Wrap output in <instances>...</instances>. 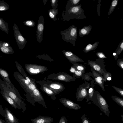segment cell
<instances>
[{
    "instance_id": "cell-10",
    "label": "cell",
    "mask_w": 123,
    "mask_h": 123,
    "mask_svg": "<svg viewBox=\"0 0 123 123\" xmlns=\"http://www.w3.org/2000/svg\"><path fill=\"white\" fill-rule=\"evenodd\" d=\"M49 87L57 94L63 91L65 89L64 85L59 82L52 83L49 85Z\"/></svg>"
},
{
    "instance_id": "cell-33",
    "label": "cell",
    "mask_w": 123,
    "mask_h": 123,
    "mask_svg": "<svg viewBox=\"0 0 123 123\" xmlns=\"http://www.w3.org/2000/svg\"><path fill=\"white\" fill-rule=\"evenodd\" d=\"M59 123H68L66 117L64 116L61 117L59 120Z\"/></svg>"
},
{
    "instance_id": "cell-26",
    "label": "cell",
    "mask_w": 123,
    "mask_h": 123,
    "mask_svg": "<svg viewBox=\"0 0 123 123\" xmlns=\"http://www.w3.org/2000/svg\"><path fill=\"white\" fill-rule=\"evenodd\" d=\"M89 28L87 29V27H85L80 30V33L82 35H87V33L89 31Z\"/></svg>"
},
{
    "instance_id": "cell-28",
    "label": "cell",
    "mask_w": 123,
    "mask_h": 123,
    "mask_svg": "<svg viewBox=\"0 0 123 123\" xmlns=\"http://www.w3.org/2000/svg\"><path fill=\"white\" fill-rule=\"evenodd\" d=\"M84 74L80 71L77 70L74 72L73 74L76 78H79L81 77Z\"/></svg>"
},
{
    "instance_id": "cell-35",
    "label": "cell",
    "mask_w": 123,
    "mask_h": 123,
    "mask_svg": "<svg viewBox=\"0 0 123 123\" xmlns=\"http://www.w3.org/2000/svg\"><path fill=\"white\" fill-rule=\"evenodd\" d=\"M0 73L4 77H6L8 75L7 73L4 70H0Z\"/></svg>"
},
{
    "instance_id": "cell-2",
    "label": "cell",
    "mask_w": 123,
    "mask_h": 123,
    "mask_svg": "<svg viewBox=\"0 0 123 123\" xmlns=\"http://www.w3.org/2000/svg\"><path fill=\"white\" fill-rule=\"evenodd\" d=\"M90 82L86 81L80 85L77 88L76 94V101L80 102L87 97L88 90L90 86Z\"/></svg>"
},
{
    "instance_id": "cell-7",
    "label": "cell",
    "mask_w": 123,
    "mask_h": 123,
    "mask_svg": "<svg viewBox=\"0 0 123 123\" xmlns=\"http://www.w3.org/2000/svg\"><path fill=\"white\" fill-rule=\"evenodd\" d=\"M59 100L63 105L70 109L78 110L81 108V106L79 104L65 98H61Z\"/></svg>"
},
{
    "instance_id": "cell-20",
    "label": "cell",
    "mask_w": 123,
    "mask_h": 123,
    "mask_svg": "<svg viewBox=\"0 0 123 123\" xmlns=\"http://www.w3.org/2000/svg\"><path fill=\"white\" fill-rule=\"evenodd\" d=\"M10 6L8 4L3 0H0V11H5L9 9Z\"/></svg>"
},
{
    "instance_id": "cell-4",
    "label": "cell",
    "mask_w": 123,
    "mask_h": 123,
    "mask_svg": "<svg viewBox=\"0 0 123 123\" xmlns=\"http://www.w3.org/2000/svg\"><path fill=\"white\" fill-rule=\"evenodd\" d=\"M44 21L43 15L40 16L37 26L36 38L37 41L41 43L43 40V34L44 28Z\"/></svg>"
},
{
    "instance_id": "cell-34",
    "label": "cell",
    "mask_w": 123,
    "mask_h": 123,
    "mask_svg": "<svg viewBox=\"0 0 123 123\" xmlns=\"http://www.w3.org/2000/svg\"><path fill=\"white\" fill-rule=\"evenodd\" d=\"M29 70L31 73L34 74H37L40 72V70L39 69H34L32 68H30Z\"/></svg>"
},
{
    "instance_id": "cell-27",
    "label": "cell",
    "mask_w": 123,
    "mask_h": 123,
    "mask_svg": "<svg viewBox=\"0 0 123 123\" xmlns=\"http://www.w3.org/2000/svg\"><path fill=\"white\" fill-rule=\"evenodd\" d=\"M113 88L121 96L123 97V89L116 86H112Z\"/></svg>"
},
{
    "instance_id": "cell-24",
    "label": "cell",
    "mask_w": 123,
    "mask_h": 123,
    "mask_svg": "<svg viewBox=\"0 0 123 123\" xmlns=\"http://www.w3.org/2000/svg\"><path fill=\"white\" fill-rule=\"evenodd\" d=\"M23 23L26 26L32 28H34L36 25L35 22L32 20L24 21Z\"/></svg>"
},
{
    "instance_id": "cell-14",
    "label": "cell",
    "mask_w": 123,
    "mask_h": 123,
    "mask_svg": "<svg viewBox=\"0 0 123 123\" xmlns=\"http://www.w3.org/2000/svg\"><path fill=\"white\" fill-rule=\"evenodd\" d=\"M0 48L3 52L5 53H12L14 51L10 46H5L1 41H0Z\"/></svg>"
},
{
    "instance_id": "cell-38",
    "label": "cell",
    "mask_w": 123,
    "mask_h": 123,
    "mask_svg": "<svg viewBox=\"0 0 123 123\" xmlns=\"http://www.w3.org/2000/svg\"><path fill=\"white\" fill-rule=\"evenodd\" d=\"M28 87L30 89L32 90H34L36 88L35 86L33 84H30L29 85Z\"/></svg>"
},
{
    "instance_id": "cell-22",
    "label": "cell",
    "mask_w": 123,
    "mask_h": 123,
    "mask_svg": "<svg viewBox=\"0 0 123 123\" xmlns=\"http://www.w3.org/2000/svg\"><path fill=\"white\" fill-rule=\"evenodd\" d=\"M118 0H114L112 1L108 12V15L111 14L113 12L117 4Z\"/></svg>"
},
{
    "instance_id": "cell-32",
    "label": "cell",
    "mask_w": 123,
    "mask_h": 123,
    "mask_svg": "<svg viewBox=\"0 0 123 123\" xmlns=\"http://www.w3.org/2000/svg\"><path fill=\"white\" fill-rule=\"evenodd\" d=\"M117 65L122 70H123V60L118 59L117 60Z\"/></svg>"
},
{
    "instance_id": "cell-16",
    "label": "cell",
    "mask_w": 123,
    "mask_h": 123,
    "mask_svg": "<svg viewBox=\"0 0 123 123\" xmlns=\"http://www.w3.org/2000/svg\"><path fill=\"white\" fill-rule=\"evenodd\" d=\"M123 50V40L119 44L117 49L113 54L115 60H117L118 55H120Z\"/></svg>"
},
{
    "instance_id": "cell-6",
    "label": "cell",
    "mask_w": 123,
    "mask_h": 123,
    "mask_svg": "<svg viewBox=\"0 0 123 123\" xmlns=\"http://www.w3.org/2000/svg\"><path fill=\"white\" fill-rule=\"evenodd\" d=\"M92 76L94 79V84L98 85L102 89L105 91L104 83L105 82L103 77L100 74L91 68Z\"/></svg>"
},
{
    "instance_id": "cell-9",
    "label": "cell",
    "mask_w": 123,
    "mask_h": 123,
    "mask_svg": "<svg viewBox=\"0 0 123 123\" xmlns=\"http://www.w3.org/2000/svg\"><path fill=\"white\" fill-rule=\"evenodd\" d=\"M87 65L89 66L91 68L101 75H104L103 73L105 72L99 64L97 59H96L95 61L88 60Z\"/></svg>"
},
{
    "instance_id": "cell-36",
    "label": "cell",
    "mask_w": 123,
    "mask_h": 123,
    "mask_svg": "<svg viewBox=\"0 0 123 123\" xmlns=\"http://www.w3.org/2000/svg\"><path fill=\"white\" fill-rule=\"evenodd\" d=\"M77 70L74 67L72 66L70 69L69 71L70 72L74 74Z\"/></svg>"
},
{
    "instance_id": "cell-19",
    "label": "cell",
    "mask_w": 123,
    "mask_h": 123,
    "mask_svg": "<svg viewBox=\"0 0 123 123\" xmlns=\"http://www.w3.org/2000/svg\"><path fill=\"white\" fill-rule=\"evenodd\" d=\"M112 100L117 104L123 108V99L116 96L112 95Z\"/></svg>"
},
{
    "instance_id": "cell-29",
    "label": "cell",
    "mask_w": 123,
    "mask_h": 123,
    "mask_svg": "<svg viewBox=\"0 0 123 123\" xmlns=\"http://www.w3.org/2000/svg\"><path fill=\"white\" fill-rule=\"evenodd\" d=\"M81 118L82 121L81 123H91L86 117L85 114H83L81 117Z\"/></svg>"
},
{
    "instance_id": "cell-25",
    "label": "cell",
    "mask_w": 123,
    "mask_h": 123,
    "mask_svg": "<svg viewBox=\"0 0 123 123\" xmlns=\"http://www.w3.org/2000/svg\"><path fill=\"white\" fill-rule=\"evenodd\" d=\"M104 80L105 82L107 80H111L112 79L111 74L109 72L107 73L104 72L103 73Z\"/></svg>"
},
{
    "instance_id": "cell-1",
    "label": "cell",
    "mask_w": 123,
    "mask_h": 123,
    "mask_svg": "<svg viewBox=\"0 0 123 123\" xmlns=\"http://www.w3.org/2000/svg\"><path fill=\"white\" fill-rule=\"evenodd\" d=\"M92 101L101 111L109 117L110 112L105 99L98 91H94Z\"/></svg>"
},
{
    "instance_id": "cell-3",
    "label": "cell",
    "mask_w": 123,
    "mask_h": 123,
    "mask_svg": "<svg viewBox=\"0 0 123 123\" xmlns=\"http://www.w3.org/2000/svg\"><path fill=\"white\" fill-rule=\"evenodd\" d=\"M13 27L14 36L17 45L19 49H22L24 48L26 43V40L22 36L15 23L14 24Z\"/></svg>"
},
{
    "instance_id": "cell-18",
    "label": "cell",
    "mask_w": 123,
    "mask_h": 123,
    "mask_svg": "<svg viewBox=\"0 0 123 123\" xmlns=\"http://www.w3.org/2000/svg\"><path fill=\"white\" fill-rule=\"evenodd\" d=\"M49 15L50 18L53 20H57L56 18V16L58 12L57 9H49L48 11Z\"/></svg>"
},
{
    "instance_id": "cell-30",
    "label": "cell",
    "mask_w": 123,
    "mask_h": 123,
    "mask_svg": "<svg viewBox=\"0 0 123 123\" xmlns=\"http://www.w3.org/2000/svg\"><path fill=\"white\" fill-rule=\"evenodd\" d=\"M57 0H50L51 5L53 8V9H57Z\"/></svg>"
},
{
    "instance_id": "cell-21",
    "label": "cell",
    "mask_w": 123,
    "mask_h": 123,
    "mask_svg": "<svg viewBox=\"0 0 123 123\" xmlns=\"http://www.w3.org/2000/svg\"><path fill=\"white\" fill-rule=\"evenodd\" d=\"M72 64V66L74 67L77 70L81 71L83 74L85 73V70L86 68L85 66L81 64L76 63Z\"/></svg>"
},
{
    "instance_id": "cell-13",
    "label": "cell",
    "mask_w": 123,
    "mask_h": 123,
    "mask_svg": "<svg viewBox=\"0 0 123 123\" xmlns=\"http://www.w3.org/2000/svg\"><path fill=\"white\" fill-rule=\"evenodd\" d=\"M90 83V86L88 90L87 96L85 98L86 99V102L91 100H92L94 92L95 91L94 87V86L95 84L94 80H92Z\"/></svg>"
},
{
    "instance_id": "cell-43",
    "label": "cell",
    "mask_w": 123,
    "mask_h": 123,
    "mask_svg": "<svg viewBox=\"0 0 123 123\" xmlns=\"http://www.w3.org/2000/svg\"><path fill=\"white\" fill-rule=\"evenodd\" d=\"M0 123H4L2 121V120L1 119H0Z\"/></svg>"
},
{
    "instance_id": "cell-5",
    "label": "cell",
    "mask_w": 123,
    "mask_h": 123,
    "mask_svg": "<svg viewBox=\"0 0 123 123\" xmlns=\"http://www.w3.org/2000/svg\"><path fill=\"white\" fill-rule=\"evenodd\" d=\"M53 78L54 80L67 83L74 81L76 80V78L74 74L72 76L64 72L55 74Z\"/></svg>"
},
{
    "instance_id": "cell-8",
    "label": "cell",
    "mask_w": 123,
    "mask_h": 123,
    "mask_svg": "<svg viewBox=\"0 0 123 123\" xmlns=\"http://www.w3.org/2000/svg\"><path fill=\"white\" fill-rule=\"evenodd\" d=\"M62 52L66 57L72 64L84 61L71 51L63 50Z\"/></svg>"
},
{
    "instance_id": "cell-39",
    "label": "cell",
    "mask_w": 123,
    "mask_h": 123,
    "mask_svg": "<svg viewBox=\"0 0 123 123\" xmlns=\"http://www.w3.org/2000/svg\"><path fill=\"white\" fill-rule=\"evenodd\" d=\"M71 2L72 3V4L74 5H76L78 4L79 2L80 1V0H70Z\"/></svg>"
},
{
    "instance_id": "cell-42",
    "label": "cell",
    "mask_w": 123,
    "mask_h": 123,
    "mask_svg": "<svg viewBox=\"0 0 123 123\" xmlns=\"http://www.w3.org/2000/svg\"><path fill=\"white\" fill-rule=\"evenodd\" d=\"M121 116L122 120V121H123V114L121 115Z\"/></svg>"
},
{
    "instance_id": "cell-41",
    "label": "cell",
    "mask_w": 123,
    "mask_h": 123,
    "mask_svg": "<svg viewBox=\"0 0 123 123\" xmlns=\"http://www.w3.org/2000/svg\"><path fill=\"white\" fill-rule=\"evenodd\" d=\"M43 1L44 5H45V4H46L47 1H48L47 0H43Z\"/></svg>"
},
{
    "instance_id": "cell-12",
    "label": "cell",
    "mask_w": 123,
    "mask_h": 123,
    "mask_svg": "<svg viewBox=\"0 0 123 123\" xmlns=\"http://www.w3.org/2000/svg\"><path fill=\"white\" fill-rule=\"evenodd\" d=\"M5 118L6 122L8 123H18L17 119L6 107L5 108Z\"/></svg>"
},
{
    "instance_id": "cell-40",
    "label": "cell",
    "mask_w": 123,
    "mask_h": 123,
    "mask_svg": "<svg viewBox=\"0 0 123 123\" xmlns=\"http://www.w3.org/2000/svg\"><path fill=\"white\" fill-rule=\"evenodd\" d=\"M26 79L25 81V83L27 84H28L30 83V80L28 77H26Z\"/></svg>"
},
{
    "instance_id": "cell-15",
    "label": "cell",
    "mask_w": 123,
    "mask_h": 123,
    "mask_svg": "<svg viewBox=\"0 0 123 123\" xmlns=\"http://www.w3.org/2000/svg\"><path fill=\"white\" fill-rule=\"evenodd\" d=\"M0 29L7 34H8V24L6 21L1 18H0Z\"/></svg>"
},
{
    "instance_id": "cell-23",
    "label": "cell",
    "mask_w": 123,
    "mask_h": 123,
    "mask_svg": "<svg viewBox=\"0 0 123 123\" xmlns=\"http://www.w3.org/2000/svg\"><path fill=\"white\" fill-rule=\"evenodd\" d=\"M92 72H88L85 74H84L82 75L81 78L82 80H84L85 81H88L91 80H93L91 77V76L92 77Z\"/></svg>"
},
{
    "instance_id": "cell-17",
    "label": "cell",
    "mask_w": 123,
    "mask_h": 123,
    "mask_svg": "<svg viewBox=\"0 0 123 123\" xmlns=\"http://www.w3.org/2000/svg\"><path fill=\"white\" fill-rule=\"evenodd\" d=\"M99 42H97L93 45L89 44L85 48L83 51L85 53L88 52L91 50H95L97 48Z\"/></svg>"
},
{
    "instance_id": "cell-37",
    "label": "cell",
    "mask_w": 123,
    "mask_h": 123,
    "mask_svg": "<svg viewBox=\"0 0 123 123\" xmlns=\"http://www.w3.org/2000/svg\"><path fill=\"white\" fill-rule=\"evenodd\" d=\"M34 94L36 96H38L39 94V92L36 89H35L33 91Z\"/></svg>"
},
{
    "instance_id": "cell-11",
    "label": "cell",
    "mask_w": 123,
    "mask_h": 123,
    "mask_svg": "<svg viewBox=\"0 0 123 123\" xmlns=\"http://www.w3.org/2000/svg\"><path fill=\"white\" fill-rule=\"evenodd\" d=\"M54 120V119L49 117L39 116L31 120L33 123H51Z\"/></svg>"
},
{
    "instance_id": "cell-31",
    "label": "cell",
    "mask_w": 123,
    "mask_h": 123,
    "mask_svg": "<svg viewBox=\"0 0 123 123\" xmlns=\"http://www.w3.org/2000/svg\"><path fill=\"white\" fill-rule=\"evenodd\" d=\"M96 55L99 59H102L107 58L105 55L102 52H98L96 53Z\"/></svg>"
}]
</instances>
